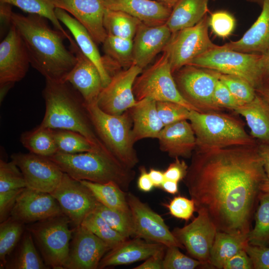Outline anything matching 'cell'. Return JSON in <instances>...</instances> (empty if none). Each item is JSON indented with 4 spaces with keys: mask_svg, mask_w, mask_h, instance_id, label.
<instances>
[{
    "mask_svg": "<svg viewBox=\"0 0 269 269\" xmlns=\"http://www.w3.org/2000/svg\"><path fill=\"white\" fill-rule=\"evenodd\" d=\"M268 178L257 143L195 149L184 178L196 210L217 231L247 234L262 183Z\"/></svg>",
    "mask_w": 269,
    "mask_h": 269,
    "instance_id": "obj_1",
    "label": "cell"
},
{
    "mask_svg": "<svg viewBox=\"0 0 269 269\" xmlns=\"http://www.w3.org/2000/svg\"><path fill=\"white\" fill-rule=\"evenodd\" d=\"M11 19L25 44L31 66L45 80L64 81L77 61L63 43L70 36L52 29L46 18L37 14L24 16L13 12Z\"/></svg>",
    "mask_w": 269,
    "mask_h": 269,
    "instance_id": "obj_2",
    "label": "cell"
},
{
    "mask_svg": "<svg viewBox=\"0 0 269 269\" xmlns=\"http://www.w3.org/2000/svg\"><path fill=\"white\" fill-rule=\"evenodd\" d=\"M42 94L45 112L40 126L77 132L89 140L95 150L110 152L94 130L84 100L70 83L46 80Z\"/></svg>",
    "mask_w": 269,
    "mask_h": 269,
    "instance_id": "obj_3",
    "label": "cell"
},
{
    "mask_svg": "<svg viewBox=\"0 0 269 269\" xmlns=\"http://www.w3.org/2000/svg\"><path fill=\"white\" fill-rule=\"evenodd\" d=\"M47 157L75 179L99 183L113 182L126 192L135 174L133 169L124 166L109 151L93 150L73 154L58 151Z\"/></svg>",
    "mask_w": 269,
    "mask_h": 269,
    "instance_id": "obj_4",
    "label": "cell"
},
{
    "mask_svg": "<svg viewBox=\"0 0 269 269\" xmlns=\"http://www.w3.org/2000/svg\"><path fill=\"white\" fill-rule=\"evenodd\" d=\"M188 120L196 137L195 149L257 144L240 121L220 111L201 113L191 110Z\"/></svg>",
    "mask_w": 269,
    "mask_h": 269,
    "instance_id": "obj_5",
    "label": "cell"
},
{
    "mask_svg": "<svg viewBox=\"0 0 269 269\" xmlns=\"http://www.w3.org/2000/svg\"><path fill=\"white\" fill-rule=\"evenodd\" d=\"M86 106L94 130L103 143L124 166L133 169L138 158L134 147L133 122L129 110L120 115L101 110L97 103Z\"/></svg>",
    "mask_w": 269,
    "mask_h": 269,
    "instance_id": "obj_6",
    "label": "cell"
},
{
    "mask_svg": "<svg viewBox=\"0 0 269 269\" xmlns=\"http://www.w3.org/2000/svg\"><path fill=\"white\" fill-rule=\"evenodd\" d=\"M64 214L26 226L38 247L45 264L53 269H65L70 243L74 230Z\"/></svg>",
    "mask_w": 269,
    "mask_h": 269,
    "instance_id": "obj_7",
    "label": "cell"
},
{
    "mask_svg": "<svg viewBox=\"0 0 269 269\" xmlns=\"http://www.w3.org/2000/svg\"><path fill=\"white\" fill-rule=\"evenodd\" d=\"M261 54L239 52L217 45L192 60L188 65L240 76L255 89L262 86Z\"/></svg>",
    "mask_w": 269,
    "mask_h": 269,
    "instance_id": "obj_8",
    "label": "cell"
},
{
    "mask_svg": "<svg viewBox=\"0 0 269 269\" xmlns=\"http://www.w3.org/2000/svg\"><path fill=\"white\" fill-rule=\"evenodd\" d=\"M133 90L136 101L148 98L156 102L170 101L195 110L180 94L168 57L164 52L152 65L138 75Z\"/></svg>",
    "mask_w": 269,
    "mask_h": 269,
    "instance_id": "obj_9",
    "label": "cell"
},
{
    "mask_svg": "<svg viewBox=\"0 0 269 269\" xmlns=\"http://www.w3.org/2000/svg\"><path fill=\"white\" fill-rule=\"evenodd\" d=\"M177 87L183 98L196 111L206 113L221 111L213 100L217 71L186 65L173 73Z\"/></svg>",
    "mask_w": 269,
    "mask_h": 269,
    "instance_id": "obj_10",
    "label": "cell"
},
{
    "mask_svg": "<svg viewBox=\"0 0 269 269\" xmlns=\"http://www.w3.org/2000/svg\"><path fill=\"white\" fill-rule=\"evenodd\" d=\"M208 19L206 15L196 25L172 33L162 51L168 57L172 73L217 46L209 36Z\"/></svg>",
    "mask_w": 269,
    "mask_h": 269,
    "instance_id": "obj_11",
    "label": "cell"
},
{
    "mask_svg": "<svg viewBox=\"0 0 269 269\" xmlns=\"http://www.w3.org/2000/svg\"><path fill=\"white\" fill-rule=\"evenodd\" d=\"M127 200L132 217L134 237L163 244L166 247L182 248L165 223L163 218L134 194L127 193Z\"/></svg>",
    "mask_w": 269,
    "mask_h": 269,
    "instance_id": "obj_12",
    "label": "cell"
},
{
    "mask_svg": "<svg viewBox=\"0 0 269 269\" xmlns=\"http://www.w3.org/2000/svg\"><path fill=\"white\" fill-rule=\"evenodd\" d=\"M51 194L75 227L80 225L88 215L94 212L99 203L81 181L64 172L59 184Z\"/></svg>",
    "mask_w": 269,
    "mask_h": 269,
    "instance_id": "obj_13",
    "label": "cell"
},
{
    "mask_svg": "<svg viewBox=\"0 0 269 269\" xmlns=\"http://www.w3.org/2000/svg\"><path fill=\"white\" fill-rule=\"evenodd\" d=\"M11 160L21 171L26 187L51 193L59 184L64 172L47 157L28 153H14Z\"/></svg>",
    "mask_w": 269,
    "mask_h": 269,
    "instance_id": "obj_14",
    "label": "cell"
},
{
    "mask_svg": "<svg viewBox=\"0 0 269 269\" xmlns=\"http://www.w3.org/2000/svg\"><path fill=\"white\" fill-rule=\"evenodd\" d=\"M142 70L133 64L114 75L98 97L99 108L109 114L120 115L133 107L137 102L133 93L134 83Z\"/></svg>",
    "mask_w": 269,
    "mask_h": 269,
    "instance_id": "obj_15",
    "label": "cell"
},
{
    "mask_svg": "<svg viewBox=\"0 0 269 269\" xmlns=\"http://www.w3.org/2000/svg\"><path fill=\"white\" fill-rule=\"evenodd\" d=\"M196 212L198 215L190 224L171 232L193 258L206 265L217 230L204 210Z\"/></svg>",
    "mask_w": 269,
    "mask_h": 269,
    "instance_id": "obj_16",
    "label": "cell"
},
{
    "mask_svg": "<svg viewBox=\"0 0 269 269\" xmlns=\"http://www.w3.org/2000/svg\"><path fill=\"white\" fill-rule=\"evenodd\" d=\"M30 64L25 44L13 24L0 44V87H11L26 75Z\"/></svg>",
    "mask_w": 269,
    "mask_h": 269,
    "instance_id": "obj_17",
    "label": "cell"
},
{
    "mask_svg": "<svg viewBox=\"0 0 269 269\" xmlns=\"http://www.w3.org/2000/svg\"><path fill=\"white\" fill-rule=\"evenodd\" d=\"M111 248L82 225L74 227L65 269H96Z\"/></svg>",
    "mask_w": 269,
    "mask_h": 269,
    "instance_id": "obj_18",
    "label": "cell"
},
{
    "mask_svg": "<svg viewBox=\"0 0 269 269\" xmlns=\"http://www.w3.org/2000/svg\"><path fill=\"white\" fill-rule=\"evenodd\" d=\"M62 214L58 201L51 193L25 187L18 196L10 216L29 224Z\"/></svg>",
    "mask_w": 269,
    "mask_h": 269,
    "instance_id": "obj_19",
    "label": "cell"
},
{
    "mask_svg": "<svg viewBox=\"0 0 269 269\" xmlns=\"http://www.w3.org/2000/svg\"><path fill=\"white\" fill-rule=\"evenodd\" d=\"M70 49L76 57L75 65L64 81L70 83L80 94L86 104L97 103L103 88L102 78L95 65L81 51L75 41L68 39Z\"/></svg>",
    "mask_w": 269,
    "mask_h": 269,
    "instance_id": "obj_20",
    "label": "cell"
},
{
    "mask_svg": "<svg viewBox=\"0 0 269 269\" xmlns=\"http://www.w3.org/2000/svg\"><path fill=\"white\" fill-rule=\"evenodd\" d=\"M56 7L74 17L88 30L97 44L103 43L107 33L103 23V0H52Z\"/></svg>",
    "mask_w": 269,
    "mask_h": 269,
    "instance_id": "obj_21",
    "label": "cell"
},
{
    "mask_svg": "<svg viewBox=\"0 0 269 269\" xmlns=\"http://www.w3.org/2000/svg\"><path fill=\"white\" fill-rule=\"evenodd\" d=\"M172 34L165 23L149 25L141 22L133 39V64L144 69L163 51Z\"/></svg>",
    "mask_w": 269,
    "mask_h": 269,
    "instance_id": "obj_22",
    "label": "cell"
},
{
    "mask_svg": "<svg viewBox=\"0 0 269 269\" xmlns=\"http://www.w3.org/2000/svg\"><path fill=\"white\" fill-rule=\"evenodd\" d=\"M165 248L163 244L148 242L141 238H128L105 255L100 262L98 269L128 265L145 260L157 252L165 250Z\"/></svg>",
    "mask_w": 269,
    "mask_h": 269,
    "instance_id": "obj_23",
    "label": "cell"
},
{
    "mask_svg": "<svg viewBox=\"0 0 269 269\" xmlns=\"http://www.w3.org/2000/svg\"><path fill=\"white\" fill-rule=\"evenodd\" d=\"M159 148L172 158H189L196 147L194 132L187 120L164 126L157 138Z\"/></svg>",
    "mask_w": 269,
    "mask_h": 269,
    "instance_id": "obj_24",
    "label": "cell"
},
{
    "mask_svg": "<svg viewBox=\"0 0 269 269\" xmlns=\"http://www.w3.org/2000/svg\"><path fill=\"white\" fill-rule=\"evenodd\" d=\"M106 8L127 13L149 25L166 23L172 9L154 0H103Z\"/></svg>",
    "mask_w": 269,
    "mask_h": 269,
    "instance_id": "obj_25",
    "label": "cell"
},
{
    "mask_svg": "<svg viewBox=\"0 0 269 269\" xmlns=\"http://www.w3.org/2000/svg\"><path fill=\"white\" fill-rule=\"evenodd\" d=\"M55 12L58 20L72 33L82 53L97 67L102 78L103 87L106 86L111 77L106 70L103 56L91 35L82 24L65 10L56 7Z\"/></svg>",
    "mask_w": 269,
    "mask_h": 269,
    "instance_id": "obj_26",
    "label": "cell"
},
{
    "mask_svg": "<svg viewBox=\"0 0 269 269\" xmlns=\"http://www.w3.org/2000/svg\"><path fill=\"white\" fill-rule=\"evenodd\" d=\"M255 22L239 40L223 45L227 48L249 53L263 54L269 48V0H263Z\"/></svg>",
    "mask_w": 269,
    "mask_h": 269,
    "instance_id": "obj_27",
    "label": "cell"
},
{
    "mask_svg": "<svg viewBox=\"0 0 269 269\" xmlns=\"http://www.w3.org/2000/svg\"><path fill=\"white\" fill-rule=\"evenodd\" d=\"M156 103L152 99H144L137 101L129 110L133 122L134 142L144 138H157L164 127L158 116Z\"/></svg>",
    "mask_w": 269,
    "mask_h": 269,
    "instance_id": "obj_28",
    "label": "cell"
},
{
    "mask_svg": "<svg viewBox=\"0 0 269 269\" xmlns=\"http://www.w3.org/2000/svg\"><path fill=\"white\" fill-rule=\"evenodd\" d=\"M234 111L244 117L254 138L269 141V104L263 98L257 94L252 101Z\"/></svg>",
    "mask_w": 269,
    "mask_h": 269,
    "instance_id": "obj_29",
    "label": "cell"
},
{
    "mask_svg": "<svg viewBox=\"0 0 269 269\" xmlns=\"http://www.w3.org/2000/svg\"><path fill=\"white\" fill-rule=\"evenodd\" d=\"M210 0H178L165 23L172 33L193 26L203 19L209 11Z\"/></svg>",
    "mask_w": 269,
    "mask_h": 269,
    "instance_id": "obj_30",
    "label": "cell"
},
{
    "mask_svg": "<svg viewBox=\"0 0 269 269\" xmlns=\"http://www.w3.org/2000/svg\"><path fill=\"white\" fill-rule=\"evenodd\" d=\"M103 44L104 63L111 77L121 68L126 69L133 64V39L107 34Z\"/></svg>",
    "mask_w": 269,
    "mask_h": 269,
    "instance_id": "obj_31",
    "label": "cell"
},
{
    "mask_svg": "<svg viewBox=\"0 0 269 269\" xmlns=\"http://www.w3.org/2000/svg\"><path fill=\"white\" fill-rule=\"evenodd\" d=\"M248 234H231L217 231L210 252L208 264L223 269L229 259L245 250L249 243Z\"/></svg>",
    "mask_w": 269,
    "mask_h": 269,
    "instance_id": "obj_32",
    "label": "cell"
},
{
    "mask_svg": "<svg viewBox=\"0 0 269 269\" xmlns=\"http://www.w3.org/2000/svg\"><path fill=\"white\" fill-rule=\"evenodd\" d=\"M30 233L25 229L14 256L7 261L5 269H47L45 264L39 255Z\"/></svg>",
    "mask_w": 269,
    "mask_h": 269,
    "instance_id": "obj_33",
    "label": "cell"
},
{
    "mask_svg": "<svg viewBox=\"0 0 269 269\" xmlns=\"http://www.w3.org/2000/svg\"><path fill=\"white\" fill-rule=\"evenodd\" d=\"M80 181L90 190L99 203L112 209L131 213L127 193L115 183H99L87 180Z\"/></svg>",
    "mask_w": 269,
    "mask_h": 269,
    "instance_id": "obj_34",
    "label": "cell"
},
{
    "mask_svg": "<svg viewBox=\"0 0 269 269\" xmlns=\"http://www.w3.org/2000/svg\"><path fill=\"white\" fill-rule=\"evenodd\" d=\"M20 140L25 148L35 154L49 157L58 151L53 130L40 125L32 130L23 132Z\"/></svg>",
    "mask_w": 269,
    "mask_h": 269,
    "instance_id": "obj_35",
    "label": "cell"
},
{
    "mask_svg": "<svg viewBox=\"0 0 269 269\" xmlns=\"http://www.w3.org/2000/svg\"><path fill=\"white\" fill-rule=\"evenodd\" d=\"M103 23L107 34L133 39L141 22L124 12L106 8Z\"/></svg>",
    "mask_w": 269,
    "mask_h": 269,
    "instance_id": "obj_36",
    "label": "cell"
},
{
    "mask_svg": "<svg viewBox=\"0 0 269 269\" xmlns=\"http://www.w3.org/2000/svg\"><path fill=\"white\" fill-rule=\"evenodd\" d=\"M25 224L9 216L0 224V264L3 269L7 257L18 245L25 231Z\"/></svg>",
    "mask_w": 269,
    "mask_h": 269,
    "instance_id": "obj_37",
    "label": "cell"
},
{
    "mask_svg": "<svg viewBox=\"0 0 269 269\" xmlns=\"http://www.w3.org/2000/svg\"><path fill=\"white\" fill-rule=\"evenodd\" d=\"M258 199L255 225L248 234V243L254 246L267 247L269 245V193L261 191Z\"/></svg>",
    "mask_w": 269,
    "mask_h": 269,
    "instance_id": "obj_38",
    "label": "cell"
},
{
    "mask_svg": "<svg viewBox=\"0 0 269 269\" xmlns=\"http://www.w3.org/2000/svg\"><path fill=\"white\" fill-rule=\"evenodd\" d=\"M0 1L15 6L29 14L42 16L50 21L56 29L66 35H69L62 27L55 14L56 7L52 0H0Z\"/></svg>",
    "mask_w": 269,
    "mask_h": 269,
    "instance_id": "obj_39",
    "label": "cell"
},
{
    "mask_svg": "<svg viewBox=\"0 0 269 269\" xmlns=\"http://www.w3.org/2000/svg\"><path fill=\"white\" fill-rule=\"evenodd\" d=\"M52 130L58 151L73 154L94 150L89 140L77 132L63 129Z\"/></svg>",
    "mask_w": 269,
    "mask_h": 269,
    "instance_id": "obj_40",
    "label": "cell"
},
{
    "mask_svg": "<svg viewBox=\"0 0 269 269\" xmlns=\"http://www.w3.org/2000/svg\"><path fill=\"white\" fill-rule=\"evenodd\" d=\"M94 212L125 238H134V225L131 213L112 209L99 202Z\"/></svg>",
    "mask_w": 269,
    "mask_h": 269,
    "instance_id": "obj_41",
    "label": "cell"
},
{
    "mask_svg": "<svg viewBox=\"0 0 269 269\" xmlns=\"http://www.w3.org/2000/svg\"><path fill=\"white\" fill-rule=\"evenodd\" d=\"M111 249L117 246L127 238L113 229L101 216L93 212L88 215L81 223Z\"/></svg>",
    "mask_w": 269,
    "mask_h": 269,
    "instance_id": "obj_42",
    "label": "cell"
},
{
    "mask_svg": "<svg viewBox=\"0 0 269 269\" xmlns=\"http://www.w3.org/2000/svg\"><path fill=\"white\" fill-rule=\"evenodd\" d=\"M217 72L219 80L227 87L241 105L254 99L257 94L256 89L247 80L238 76Z\"/></svg>",
    "mask_w": 269,
    "mask_h": 269,
    "instance_id": "obj_43",
    "label": "cell"
},
{
    "mask_svg": "<svg viewBox=\"0 0 269 269\" xmlns=\"http://www.w3.org/2000/svg\"><path fill=\"white\" fill-rule=\"evenodd\" d=\"M26 187L24 176L11 160H0V193Z\"/></svg>",
    "mask_w": 269,
    "mask_h": 269,
    "instance_id": "obj_44",
    "label": "cell"
},
{
    "mask_svg": "<svg viewBox=\"0 0 269 269\" xmlns=\"http://www.w3.org/2000/svg\"><path fill=\"white\" fill-rule=\"evenodd\" d=\"M156 104L158 116L164 126L182 120H188L191 110L186 107L170 101H157Z\"/></svg>",
    "mask_w": 269,
    "mask_h": 269,
    "instance_id": "obj_45",
    "label": "cell"
},
{
    "mask_svg": "<svg viewBox=\"0 0 269 269\" xmlns=\"http://www.w3.org/2000/svg\"><path fill=\"white\" fill-rule=\"evenodd\" d=\"M175 246L166 247L163 260V269H194L202 263L182 253Z\"/></svg>",
    "mask_w": 269,
    "mask_h": 269,
    "instance_id": "obj_46",
    "label": "cell"
},
{
    "mask_svg": "<svg viewBox=\"0 0 269 269\" xmlns=\"http://www.w3.org/2000/svg\"><path fill=\"white\" fill-rule=\"evenodd\" d=\"M209 27L217 36L225 38L233 32L236 20L234 17L229 12L219 10L212 13L208 19Z\"/></svg>",
    "mask_w": 269,
    "mask_h": 269,
    "instance_id": "obj_47",
    "label": "cell"
},
{
    "mask_svg": "<svg viewBox=\"0 0 269 269\" xmlns=\"http://www.w3.org/2000/svg\"><path fill=\"white\" fill-rule=\"evenodd\" d=\"M165 206L172 216L185 221L189 220L196 210L192 199L180 196L174 197L168 204H165Z\"/></svg>",
    "mask_w": 269,
    "mask_h": 269,
    "instance_id": "obj_48",
    "label": "cell"
},
{
    "mask_svg": "<svg viewBox=\"0 0 269 269\" xmlns=\"http://www.w3.org/2000/svg\"><path fill=\"white\" fill-rule=\"evenodd\" d=\"M213 100L215 106L221 110L226 108L234 110L241 105L227 87L219 80L214 89Z\"/></svg>",
    "mask_w": 269,
    "mask_h": 269,
    "instance_id": "obj_49",
    "label": "cell"
},
{
    "mask_svg": "<svg viewBox=\"0 0 269 269\" xmlns=\"http://www.w3.org/2000/svg\"><path fill=\"white\" fill-rule=\"evenodd\" d=\"M250 257L254 269H269V248L254 246L249 243L245 248Z\"/></svg>",
    "mask_w": 269,
    "mask_h": 269,
    "instance_id": "obj_50",
    "label": "cell"
},
{
    "mask_svg": "<svg viewBox=\"0 0 269 269\" xmlns=\"http://www.w3.org/2000/svg\"><path fill=\"white\" fill-rule=\"evenodd\" d=\"M24 188L0 193V222L7 219L15 203L16 199Z\"/></svg>",
    "mask_w": 269,
    "mask_h": 269,
    "instance_id": "obj_51",
    "label": "cell"
},
{
    "mask_svg": "<svg viewBox=\"0 0 269 269\" xmlns=\"http://www.w3.org/2000/svg\"><path fill=\"white\" fill-rule=\"evenodd\" d=\"M188 168V166L184 160H180L179 157L175 158L174 161L163 171L165 178L179 182L185 178Z\"/></svg>",
    "mask_w": 269,
    "mask_h": 269,
    "instance_id": "obj_52",
    "label": "cell"
},
{
    "mask_svg": "<svg viewBox=\"0 0 269 269\" xmlns=\"http://www.w3.org/2000/svg\"><path fill=\"white\" fill-rule=\"evenodd\" d=\"M224 269H252V260L245 250H242L229 259L224 264Z\"/></svg>",
    "mask_w": 269,
    "mask_h": 269,
    "instance_id": "obj_53",
    "label": "cell"
},
{
    "mask_svg": "<svg viewBox=\"0 0 269 269\" xmlns=\"http://www.w3.org/2000/svg\"><path fill=\"white\" fill-rule=\"evenodd\" d=\"M164 250H162L151 256L144 262L136 266L134 269H163V260Z\"/></svg>",
    "mask_w": 269,
    "mask_h": 269,
    "instance_id": "obj_54",
    "label": "cell"
},
{
    "mask_svg": "<svg viewBox=\"0 0 269 269\" xmlns=\"http://www.w3.org/2000/svg\"><path fill=\"white\" fill-rule=\"evenodd\" d=\"M140 175L137 180V187L141 191L147 192L152 190L154 187L150 178L148 172L143 166L139 168Z\"/></svg>",
    "mask_w": 269,
    "mask_h": 269,
    "instance_id": "obj_55",
    "label": "cell"
},
{
    "mask_svg": "<svg viewBox=\"0 0 269 269\" xmlns=\"http://www.w3.org/2000/svg\"><path fill=\"white\" fill-rule=\"evenodd\" d=\"M260 69L262 85L269 84V48L261 54Z\"/></svg>",
    "mask_w": 269,
    "mask_h": 269,
    "instance_id": "obj_56",
    "label": "cell"
},
{
    "mask_svg": "<svg viewBox=\"0 0 269 269\" xmlns=\"http://www.w3.org/2000/svg\"><path fill=\"white\" fill-rule=\"evenodd\" d=\"M258 149L263 160L266 175L269 179V141L261 142L258 144Z\"/></svg>",
    "mask_w": 269,
    "mask_h": 269,
    "instance_id": "obj_57",
    "label": "cell"
},
{
    "mask_svg": "<svg viewBox=\"0 0 269 269\" xmlns=\"http://www.w3.org/2000/svg\"><path fill=\"white\" fill-rule=\"evenodd\" d=\"M11 6L8 3L0 1V16L2 26L12 24L11 16L13 12Z\"/></svg>",
    "mask_w": 269,
    "mask_h": 269,
    "instance_id": "obj_58",
    "label": "cell"
},
{
    "mask_svg": "<svg viewBox=\"0 0 269 269\" xmlns=\"http://www.w3.org/2000/svg\"><path fill=\"white\" fill-rule=\"evenodd\" d=\"M148 174L154 186L160 187L165 179L164 172L154 168H151L148 172Z\"/></svg>",
    "mask_w": 269,
    "mask_h": 269,
    "instance_id": "obj_59",
    "label": "cell"
},
{
    "mask_svg": "<svg viewBox=\"0 0 269 269\" xmlns=\"http://www.w3.org/2000/svg\"><path fill=\"white\" fill-rule=\"evenodd\" d=\"M160 187L168 193L175 194L178 191V182L165 179Z\"/></svg>",
    "mask_w": 269,
    "mask_h": 269,
    "instance_id": "obj_60",
    "label": "cell"
},
{
    "mask_svg": "<svg viewBox=\"0 0 269 269\" xmlns=\"http://www.w3.org/2000/svg\"><path fill=\"white\" fill-rule=\"evenodd\" d=\"M256 92L269 104V84L261 86L256 89Z\"/></svg>",
    "mask_w": 269,
    "mask_h": 269,
    "instance_id": "obj_61",
    "label": "cell"
},
{
    "mask_svg": "<svg viewBox=\"0 0 269 269\" xmlns=\"http://www.w3.org/2000/svg\"><path fill=\"white\" fill-rule=\"evenodd\" d=\"M172 8L178 0H154Z\"/></svg>",
    "mask_w": 269,
    "mask_h": 269,
    "instance_id": "obj_62",
    "label": "cell"
},
{
    "mask_svg": "<svg viewBox=\"0 0 269 269\" xmlns=\"http://www.w3.org/2000/svg\"><path fill=\"white\" fill-rule=\"evenodd\" d=\"M261 191L269 193V179L264 181L260 186Z\"/></svg>",
    "mask_w": 269,
    "mask_h": 269,
    "instance_id": "obj_63",
    "label": "cell"
},
{
    "mask_svg": "<svg viewBox=\"0 0 269 269\" xmlns=\"http://www.w3.org/2000/svg\"><path fill=\"white\" fill-rule=\"evenodd\" d=\"M251 2L257 3L262 5L263 0H246Z\"/></svg>",
    "mask_w": 269,
    "mask_h": 269,
    "instance_id": "obj_64",
    "label": "cell"
}]
</instances>
